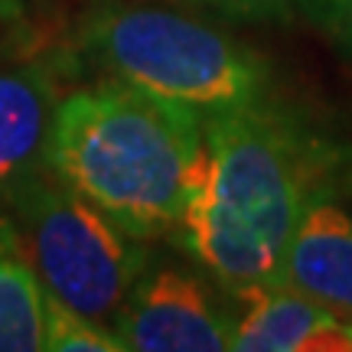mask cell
<instances>
[{"label": "cell", "instance_id": "6da1fadb", "mask_svg": "<svg viewBox=\"0 0 352 352\" xmlns=\"http://www.w3.org/2000/svg\"><path fill=\"white\" fill-rule=\"evenodd\" d=\"M346 173L349 157L271 95L206 114L199 170L173 239L226 294L280 284L310 199Z\"/></svg>", "mask_w": 352, "mask_h": 352}, {"label": "cell", "instance_id": "7a4b0ae2", "mask_svg": "<svg viewBox=\"0 0 352 352\" xmlns=\"http://www.w3.org/2000/svg\"><path fill=\"white\" fill-rule=\"evenodd\" d=\"M202 157V114L118 78L65 91L43 164L134 239L173 235Z\"/></svg>", "mask_w": 352, "mask_h": 352}, {"label": "cell", "instance_id": "3957f363", "mask_svg": "<svg viewBox=\"0 0 352 352\" xmlns=\"http://www.w3.org/2000/svg\"><path fill=\"white\" fill-rule=\"evenodd\" d=\"M78 56L104 78L219 114L271 95V69L232 33L153 3H101L78 23Z\"/></svg>", "mask_w": 352, "mask_h": 352}, {"label": "cell", "instance_id": "277c9868", "mask_svg": "<svg viewBox=\"0 0 352 352\" xmlns=\"http://www.w3.org/2000/svg\"><path fill=\"white\" fill-rule=\"evenodd\" d=\"M10 215L23 232L43 287L72 310L111 327L151 248L43 164L10 189Z\"/></svg>", "mask_w": 352, "mask_h": 352}, {"label": "cell", "instance_id": "5b68a950", "mask_svg": "<svg viewBox=\"0 0 352 352\" xmlns=\"http://www.w3.org/2000/svg\"><path fill=\"white\" fill-rule=\"evenodd\" d=\"M215 287L202 267L151 261L111 329L124 352H226L232 349V307L219 300Z\"/></svg>", "mask_w": 352, "mask_h": 352}, {"label": "cell", "instance_id": "8992f818", "mask_svg": "<svg viewBox=\"0 0 352 352\" xmlns=\"http://www.w3.org/2000/svg\"><path fill=\"white\" fill-rule=\"evenodd\" d=\"M235 352H352V316L287 284L228 290Z\"/></svg>", "mask_w": 352, "mask_h": 352}, {"label": "cell", "instance_id": "52a82bcc", "mask_svg": "<svg viewBox=\"0 0 352 352\" xmlns=\"http://www.w3.org/2000/svg\"><path fill=\"white\" fill-rule=\"evenodd\" d=\"M352 173L320 189L290 239L280 284L352 316Z\"/></svg>", "mask_w": 352, "mask_h": 352}, {"label": "cell", "instance_id": "ba28073f", "mask_svg": "<svg viewBox=\"0 0 352 352\" xmlns=\"http://www.w3.org/2000/svg\"><path fill=\"white\" fill-rule=\"evenodd\" d=\"M59 98L50 63L0 43V199L43 166Z\"/></svg>", "mask_w": 352, "mask_h": 352}, {"label": "cell", "instance_id": "9c48e42d", "mask_svg": "<svg viewBox=\"0 0 352 352\" xmlns=\"http://www.w3.org/2000/svg\"><path fill=\"white\" fill-rule=\"evenodd\" d=\"M46 349V287L23 232L10 212H0V352Z\"/></svg>", "mask_w": 352, "mask_h": 352}, {"label": "cell", "instance_id": "30bf717a", "mask_svg": "<svg viewBox=\"0 0 352 352\" xmlns=\"http://www.w3.org/2000/svg\"><path fill=\"white\" fill-rule=\"evenodd\" d=\"M46 352H124L108 323L72 310L46 290Z\"/></svg>", "mask_w": 352, "mask_h": 352}, {"label": "cell", "instance_id": "8fae6325", "mask_svg": "<svg viewBox=\"0 0 352 352\" xmlns=\"http://www.w3.org/2000/svg\"><path fill=\"white\" fill-rule=\"evenodd\" d=\"M176 3L215 10L232 20H280L290 10V0H176Z\"/></svg>", "mask_w": 352, "mask_h": 352}, {"label": "cell", "instance_id": "7c38bea8", "mask_svg": "<svg viewBox=\"0 0 352 352\" xmlns=\"http://www.w3.org/2000/svg\"><path fill=\"white\" fill-rule=\"evenodd\" d=\"M323 3V23L340 46L352 56V0H320Z\"/></svg>", "mask_w": 352, "mask_h": 352}, {"label": "cell", "instance_id": "4fadbf2b", "mask_svg": "<svg viewBox=\"0 0 352 352\" xmlns=\"http://www.w3.org/2000/svg\"><path fill=\"white\" fill-rule=\"evenodd\" d=\"M23 16V0H0V23H16Z\"/></svg>", "mask_w": 352, "mask_h": 352}]
</instances>
